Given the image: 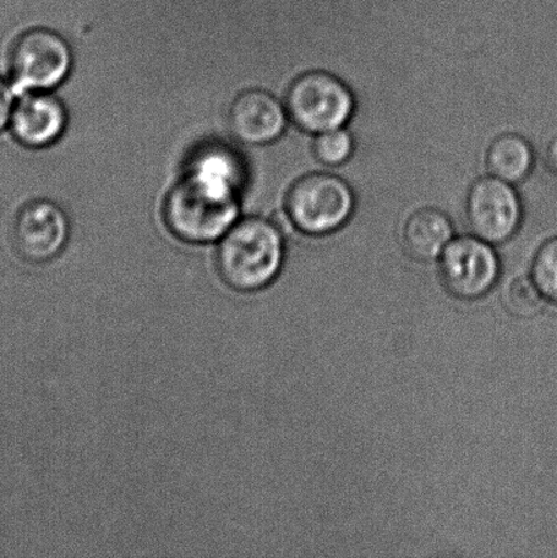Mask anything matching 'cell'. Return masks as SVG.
<instances>
[{
    "instance_id": "obj_3",
    "label": "cell",
    "mask_w": 557,
    "mask_h": 558,
    "mask_svg": "<svg viewBox=\"0 0 557 558\" xmlns=\"http://www.w3.org/2000/svg\"><path fill=\"white\" fill-rule=\"evenodd\" d=\"M353 210V191L336 174L311 173L298 180L287 195L289 221L311 236L338 231Z\"/></svg>"
},
{
    "instance_id": "obj_10",
    "label": "cell",
    "mask_w": 557,
    "mask_h": 558,
    "mask_svg": "<svg viewBox=\"0 0 557 558\" xmlns=\"http://www.w3.org/2000/svg\"><path fill=\"white\" fill-rule=\"evenodd\" d=\"M287 108L270 93L247 90L232 104L229 125L238 140L266 145L280 138L288 123Z\"/></svg>"
},
{
    "instance_id": "obj_6",
    "label": "cell",
    "mask_w": 557,
    "mask_h": 558,
    "mask_svg": "<svg viewBox=\"0 0 557 558\" xmlns=\"http://www.w3.org/2000/svg\"><path fill=\"white\" fill-rule=\"evenodd\" d=\"M439 272L445 288L461 300H476L487 294L498 281V255L484 240L462 236L451 240L440 255Z\"/></svg>"
},
{
    "instance_id": "obj_2",
    "label": "cell",
    "mask_w": 557,
    "mask_h": 558,
    "mask_svg": "<svg viewBox=\"0 0 557 558\" xmlns=\"http://www.w3.org/2000/svg\"><path fill=\"white\" fill-rule=\"evenodd\" d=\"M283 258L280 229L262 218H245L223 234L217 266L228 287L251 293L275 281Z\"/></svg>"
},
{
    "instance_id": "obj_11",
    "label": "cell",
    "mask_w": 557,
    "mask_h": 558,
    "mask_svg": "<svg viewBox=\"0 0 557 558\" xmlns=\"http://www.w3.org/2000/svg\"><path fill=\"white\" fill-rule=\"evenodd\" d=\"M455 236V227L444 211L424 207L414 211L403 227L402 242L409 256L420 262L440 258Z\"/></svg>"
},
{
    "instance_id": "obj_9",
    "label": "cell",
    "mask_w": 557,
    "mask_h": 558,
    "mask_svg": "<svg viewBox=\"0 0 557 558\" xmlns=\"http://www.w3.org/2000/svg\"><path fill=\"white\" fill-rule=\"evenodd\" d=\"M68 112L57 97L47 92H26L14 104L10 129L20 144L40 149L63 135Z\"/></svg>"
},
{
    "instance_id": "obj_13",
    "label": "cell",
    "mask_w": 557,
    "mask_h": 558,
    "mask_svg": "<svg viewBox=\"0 0 557 558\" xmlns=\"http://www.w3.org/2000/svg\"><path fill=\"white\" fill-rule=\"evenodd\" d=\"M353 150V136L343 128L325 131L316 135L314 142L315 157L327 167L342 166L352 157Z\"/></svg>"
},
{
    "instance_id": "obj_14",
    "label": "cell",
    "mask_w": 557,
    "mask_h": 558,
    "mask_svg": "<svg viewBox=\"0 0 557 558\" xmlns=\"http://www.w3.org/2000/svg\"><path fill=\"white\" fill-rule=\"evenodd\" d=\"M543 294L540 292L537 284L533 279L520 277L514 279L507 288L505 294V303L507 310L517 317L536 316L543 308Z\"/></svg>"
},
{
    "instance_id": "obj_16",
    "label": "cell",
    "mask_w": 557,
    "mask_h": 558,
    "mask_svg": "<svg viewBox=\"0 0 557 558\" xmlns=\"http://www.w3.org/2000/svg\"><path fill=\"white\" fill-rule=\"evenodd\" d=\"M13 98L11 93L5 85V82L0 78V130L5 128V124L10 123L11 112H13Z\"/></svg>"
},
{
    "instance_id": "obj_15",
    "label": "cell",
    "mask_w": 557,
    "mask_h": 558,
    "mask_svg": "<svg viewBox=\"0 0 557 558\" xmlns=\"http://www.w3.org/2000/svg\"><path fill=\"white\" fill-rule=\"evenodd\" d=\"M532 276L543 298L557 305V238L549 239L537 251Z\"/></svg>"
},
{
    "instance_id": "obj_17",
    "label": "cell",
    "mask_w": 557,
    "mask_h": 558,
    "mask_svg": "<svg viewBox=\"0 0 557 558\" xmlns=\"http://www.w3.org/2000/svg\"><path fill=\"white\" fill-rule=\"evenodd\" d=\"M545 161H547V166L554 173L557 174V135L550 140L547 151H545Z\"/></svg>"
},
{
    "instance_id": "obj_5",
    "label": "cell",
    "mask_w": 557,
    "mask_h": 558,
    "mask_svg": "<svg viewBox=\"0 0 557 558\" xmlns=\"http://www.w3.org/2000/svg\"><path fill=\"white\" fill-rule=\"evenodd\" d=\"M73 64L69 44L57 32L27 31L16 38L10 53L13 84L21 92H48L68 78Z\"/></svg>"
},
{
    "instance_id": "obj_4",
    "label": "cell",
    "mask_w": 557,
    "mask_h": 558,
    "mask_svg": "<svg viewBox=\"0 0 557 558\" xmlns=\"http://www.w3.org/2000/svg\"><path fill=\"white\" fill-rule=\"evenodd\" d=\"M286 108L299 129L318 135L341 129L352 119L354 97L336 75L310 71L289 87Z\"/></svg>"
},
{
    "instance_id": "obj_1",
    "label": "cell",
    "mask_w": 557,
    "mask_h": 558,
    "mask_svg": "<svg viewBox=\"0 0 557 558\" xmlns=\"http://www.w3.org/2000/svg\"><path fill=\"white\" fill-rule=\"evenodd\" d=\"M242 182L243 167L233 151L218 145L202 147L164 204L169 231L187 243L222 239L237 223Z\"/></svg>"
},
{
    "instance_id": "obj_7",
    "label": "cell",
    "mask_w": 557,
    "mask_h": 558,
    "mask_svg": "<svg viewBox=\"0 0 557 558\" xmlns=\"http://www.w3.org/2000/svg\"><path fill=\"white\" fill-rule=\"evenodd\" d=\"M467 216L473 236L489 244L505 243L521 226V199L512 184L491 174L469 190Z\"/></svg>"
},
{
    "instance_id": "obj_12",
    "label": "cell",
    "mask_w": 557,
    "mask_h": 558,
    "mask_svg": "<svg viewBox=\"0 0 557 558\" xmlns=\"http://www.w3.org/2000/svg\"><path fill=\"white\" fill-rule=\"evenodd\" d=\"M493 177L510 184L523 182L534 167V150L523 136L501 134L491 142L485 157Z\"/></svg>"
},
{
    "instance_id": "obj_8",
    "label": "cell",
    "mask_w": 557,
    "mask_h": 558,
    "mask_svg": "<svg viewBox=\"0 0 557 558\" xmlns=\"http://www.w3.org/2000/svg\"><path fill=\"white\" fill-rule=\"evenodd\" d=\"M68 217L48 201L31 202L22 207L13 226V243L22 259L46 264L57 258L68 243Z\"/></svg>"
}]
</instances>
